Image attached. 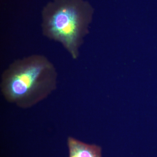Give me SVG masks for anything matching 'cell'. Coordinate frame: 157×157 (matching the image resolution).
<instances>
[{
	"instance_id": "cell-2",
	"label": "cell",
	"mask_w": 157,
	"mask_h": 157,
	"mask_svg": "<svg viewBox=\"0 0 157 157\" xmlns=\"http://www.w3.org/2000/svg\"><path fill=\"white\" fill-rule=\"evenodd\" d=\"M94 9L84 0H51L41 12L42 35L62 45L76 59L88 34Z\"/></svg>"
},
{
	"instance_id": "cell-1",
	"label": "cell",
	"mask_w": 157,
	"mask_h": 157,
	"mask_svg": "<svg viewBox=\"0 0 157 157\" xmlns=\"http://www.w3.org/2000/svg\"><path fill=\"white\" fill-rule=\"evenodd\" d=\"M58 77L55 66L47 57L30 55L16 59L3 71L0 90L7 102L29 109L56 90Z\"/></svg>"
},
{
	"instance_id": "cell-3",
	"label": "cell",
	"mask_w": 157,
	"mask_h": 157,
	"mask_svg": "<svg viewBox=\"0 0 157 157\" xmlns=\"http://www.w3.org/2000/svg\"><path fill=\"white\" fill-rule=\"evenodd\" d=\"M67 145L69 157H102L101 147L96 144H88L69 137Z\"/></svg>"
}]
</instances>
